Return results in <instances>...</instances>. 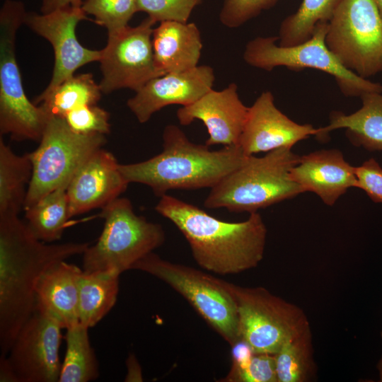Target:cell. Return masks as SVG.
<instances>
[{
	"instance_id": "5",
	"label": "cell",
	"mask_w": 382,
	"mask_h": 382,
	"mask_svg": "<svg viewBox=\"0 0 382 382\" xmlns=\"http://www.w3.org/2000/svg\"><path fill=\"white\" fill-rule=\"evenodd\" d=\"M101 209L103 228L97 242L82 254L84 272L122 274L164 243L162 226L136 214L128 199L118 197Z\"/></svg>"
},
{
	"instance_id": "16",
	"label": "cell",
	"mask_w": 382,
	"mask_h": 382,
	"mask_svg": "<svg viewBox=\"0 0 382 382\" xmlns=\"http://www.w3.org/2000/svg\"><path fill=\"white\" fill-rule=\"evenodd\" d=\"M214 81V69L208 65L168 73L148 81L127 100V105L140 123H145L166 106L195 103L212 89Z\"/></svg>"
},
{
	"instance_id": "13",
	"label": "cell",
	"mask_w": 382,
	"mask_h": 382,
	"mask_svg": "<svg viewBox=\"0 0 382 382\" xmlns=\"http://www.w3.org/2000/svg\"><path fill=\"white\" fill-rule=\"evenodd\" d=\"M62 329L52 317L35 309L6 355L18 382L59 381Z\"/></svg>"
},
{
	"instance_id": "34",
	"label": "cell",
	"mask_w": 382,
	"mask_h": 382,
	"mask_svg": "<svg viewBox=\"0 0 382 382\" xmlns=\"http://www.w3.org/2000/svg\"><path fill=\"white\" fill-rule=\"evenodd\" d=\"M279 0H224L219 14L221 23L230 28H238L270 8Z\"/></svg>"
},
{
	"instance_id": "23",
	"label": "cell",
	"mask_w": 382,
	"mask_h": 382,
	"mask_svg": "<svg viewBox=\"0 0 382 382\" xmlns=\"http://www.w3.org/2000/svg\"><path fill=\"white\" fill-rule=\"evenodd\" d=\"M120 274L114 271L83 270L79 279V323L88 329L112 308L119 291Z\"/></svg>"
},
{
	"instance_id": "22",
	"label": "cell",
	"mask_w": 382,
	"mask_h": 382,
	"mask_svg": "<svg viewBox=\"0 0 382 382\" xmlns=\"http://www.w3.org/2000/svg\"><path fill=\"white\" fill-rule=\"evenodd\" d=\"M360 98L362 106L356 112L350 115L332 112L330 124L320 128L318 138L323 140L330 132L345 128L347 137L355 146L382 151V93H365Z\"/></svg>"
},
{
	"instance_id": "37",
	"label": "cell",
	"mask_w": 382,
	"mask_h": 382,
	"mask_svg": "<svg viewBox=\"0 0 382 382\" xmlns=\"http://www.w3.org/2000/svg\"><path fill=\"white\" fill-rule=\"evenodd\" d=\"M127 373L125 381H141L140 366L134 355H129L127 361Z\"/></svg>"
},
{
	"instance_id": "6",
	"label": "cell",
	"mask_w": 382,
	"mask_h": 382,
	"mask_svg": "<svg viewBox=\"0 0 382 382\" xmlns=\"http://www.w3.org/2000/svg\"><path fill=\"white\" fill-rule=\"evenodd\" d=\"M26 13L23 4L13 0H6L0 11V133L40 141L51 116L26 96L16 56V33Z\"/></svg>"
},
{
	"instance_id": "24",
	"label": "cell",
	"mask_w": 382,
	"mask_h": 382,
	"mask_svg": "<svg viewBox=\"0 0 382 382\" xmlns=\"http://www.w3.org/2000/svg\"><path fill=\"white\" fill-rule=\"evenodd\" d=\"M33 166L29 154H16L0 139V216L18 215L23 208Z\"/></svg>"
},
{
	"instance_id": "32",
	"label": "cell",
	"mask_w": 382,
	"mask_h": 382,
	"mask_svg": "<svg viewBox=\"0 0 382 382\" xmlns=\"http://www.w3.org/2000/svg\"><path fill=\"white\" fill-rule=\"evenodd\" d=\"M224 382H278L273 354L255 353L239 367H231Z\"/></svg>"
},
{
	"instance_id": "19",
	"label": "cell",
	"mask_w": 382,
	"mask_h": 382,
	"mask_svg": "<svg viewBox=\"0 0 382 382\" xmlns=\"http://www.w3.org/2000/svg\"><path fill=\"white\" fill-rule=\"evenodd\" d=\"M291 177L305 192L317 195L332 206L348 189L357 187L356 167L337 149H322L300 156Z\"/></svg>"
},
{
	"instance_id": "28",
	"label": "cell",
	"mask_w": 382,
	"mask_h": 382,
	"mask_svg": "<svg viewBox=\"0 0 382 382\" xmlns=\"http://www.w3.org/2000/svg\"><path fill=\"white\" fill-rule=\"evenodd\" d=\"M278 382H308L316 375L311 328L286 341L274 355Z\"/></svg>"
},
{
	"instance_id": "31",
	"label": "cell",
	"mask_w": 382,
	"mask_h": 382,
	"mask_svg": "<svg viewBox=\"0 0 382 382\" xmlns=\"http://www.w3.org/2000/svg\"><path fill=\"white\" fill-rule=\"evenodd\" d=\"M63 118L74 132L81 134L105 135L110 132V115L97 104L79 107Z\"/></svg>"
},
{
	"instance_id": "11",
	"label": "cell",
	"mask_w": 382,
	"mask_h": 382,
	"mask_svg": "<svg viewBox=\"0 0 382 382\" xmlns=\"http://www.w3.org/2000/svg\"><path fill=\"white\" fill-rule=\"evenodd\" d=\"M325 43L360 77L382 71V19L371 0H342L328 22Z\"/></svg>"
},
{
	"instance_id": "21",
	"label": "cell",
	"mask_w": 382,
	"mask_h": 382,
	"mask_svg": "<svg viewBox=\"0 0 382 382\" xmlns=\"http://www.w3.org/2000/svg\"><path fill=\"white\" fill-rule=\"evenodd\" d=\"M152 46L156 65L164 74L197 66L203 47L196 24L172 21L154 28Z\"/></svg>"
},
{
	"instance_id": "8",
	"label": "cell",
	"mask_w": 382,
	"mask_h": 382,
	"mask_svg": "<svg viewBox=\"0 0 382 382\" xmlns=\"http://www.w3.org/2000/svg\"><path fill=\"white\" fill-rule=\"evenodd\" d=\"M328 22L317 23L306 41L290 47L276 44L278 36L257 37L249 41L243 52L244 61L253 67L267 71L277 66L300 71L314 69L332 76L347 97H360L369 92L382 93V85L358 76L344 67L325 43Z\"/></svg>"
},
{
	"instance_id": "4",
	"label": "cell",
	"mask_w": 382,
	"mask_h": 382,
	"mask_svg": "<svg viewBox=\"0 0 382 382\" xmlns=\"http://www.w3.org/2000/svg\"><path fill=\"white\" fill-rule=\"evenodd\" d=\"M291 149H274L262 157L248 156L243 165L211 188L204 207L251 214L305 192L291 177L301 156Z\"/></svg>"
},
{
	"instance_id": "14",
	"label": "cell",
	"mask_w": 382,
	"mask_h": 382,
	"mask_svg": "<svg viewBox=\"0 0 382 382\" xmlns=\"http://www.w3.org/2000/svg\"><path fill=\"white\" fill-rule=\"evenodd\" d=\"M81 7L66 6L42 14L27 13L24 23L52 45L54 63L52 79L42 93L54 89L66 79L74 75L80 67L98 62L101 50L83 46L78 40V23L87 20Z\"/></svg>"
},
{
	"instance_id": "29",
	"label": "cell",
	"mask_w": 382,
	"mask_h": 382,
	"mask_svg": "<svg viewBox=\"0 0 382 382\" xmlns=\"http://www.w3.org/2000/svg\"><path fill=\"white\" fill-rule=\"evenodd\" d=\"M342 0H303L298 10L287 16L279 30V45L290 47L308 40L319 22H329Z\"/></svg>"
},
{
	"instance_id": "1",
	"label": "cell",
	"mask_w": 382,
	"mask_h": 382,
	"mask_svg": "<svg viewBox=\"0 0 382 382\" xmlns=\"http://www.w3.org/2000/svg\"><path fill=\"white\" fill-rule=\"evenodd\" d=\"M88 243L47 244L18 215L0 216V357L35 309V286L52 265L82 255Z\"/></svg>"
},
{
	"instance_id": "40",
	"label": "cell",
	"mask_w": 382,
	"mask_h": 382,
	"mask_svg": "<svg viewBox=\"0 0 382 382\" xmlns=\"http://www.w3.org/2000/svg\"><path fill=\"white\" fill-rule=\"evenodd\" d=\"M45 1V0H42V1Z\"/></svg>"
},
{
	"instance_id": "35",
	"label": "cell",
	"mask_w": 382,
	"mask_h": 382,
	"mask_svg": "<svg viewBox=\"0 0 382 382\" xmlns=\"http://www.w3.org/2000/svg\"><path fill=\"white\" fill-rule=\"evenodd\" d=\"M357 187L363 190L376 203H382V168L374 159L356 167Z\"/></svg>"
},
{
	"instance_id": "9",
	"label": "cell",
	"mask_w": 382,
	"mask_h": 382,
	"mask_svg": "<svg viewBox=\"0 0 382 382\" xmlns=\"http://www.w3.org/2000/svg\"><path fill=\"white\" fill-rule=\"evenodd\" d=\"M105 141V135L76 133L63 117L51 116L39 146L28 153L33 170L24 210L62 185L69 183L82 163Z\"/></svg>"
},
{
	"instance_id": "26",
	"label": "cell",
	"mask_w": 382,
	"mask_h": 382,
	"mask_svg": "<svg viewBox=\"0 0 382 382\" xmlns=\"http://www.w3.org/2000/svg\"><path fill=\"white\" fill-rule=\"evenodd\" d=\"M103 92L91 74L74 75L34 100L50 116L64 117L69 112L86 105H96Z\"/></svg>"
},
{
	"instance_id": "36",
	"label": "cell",
	"mask_w": 382,
	"mask_h": 382,
	"mask_svg": "<svg viewBox=\"0 0 382 382\" xmlns=\"http://www.w3.org/2000/svg\"><path fill=\"white\" fill-rule=\"evenodd\" d=\"M82 1L83 0H45L42 1L41 11L45 13L66 6L81 7Z\"/></svg>"
},
{
	"instance_id": "33",
	"label": "cell",
	"mask_w": 382,
	"mask_h": 382,
	"mask_svg": "<svg viewBox=\"0 0 382 382\" xmlns=\"http://www.w3.org/2000/svg\"><path fill=\"white\" fill-rule=\"evenodd\" d=\"M138 11L148 14L154 21L187 23L192 10L201 0H137Z\"/></svg>"
},
{
	"instance_id": "2",
	"label": "cell",
	"mask_w": 382,
	"mask_h": 382,
	"mask_svg": "<svg viewBox=\"0 0 382 382\" xmlns=\"http://www.w3.org/2000/svg\"><path fill=\"white\" fill-rule=\"evenodd\" d=\"M155 210L183 233L195 260L205 270L237 274L257 267L263 258L267 231L257 212L244 221L227 222L167 194Z\"/></svg>"
},
{
	"instance_id": "25",
	"label": "cell",
	"mask_w": 382,
	"mask_h": 382,
	"mask_svg": "<svg viewBox=\"0 0 382 382\" xmlns=\"http://www.w3.org/2000/svg\"><path fill=\"white\" fill-rule=\"evenodd\" d=\"M68 185H62L25 210L26 224L38 240L51 243L61 238L71 218L66 192Z\"/></svg>"
},
{
	"instance_id": "7",
	"label": "cell",
	"mask_w": 382,
	"mask_h": 382,
	"mask_svg": "<svg viewBox=\"0 0 382 382\" xmlns=\"http://www.w3.org/2000/svg\"><path fill=\"white\" fill-rule=\"evenodd\" d=\"M132 270L151 274L168 284L231 346L241 340L237 306L230 282L166 260L154 252L139 260Z\"/></svg>"
},
{
	"instance_id": "15",
	"label": "cell",
	"mask_w": 382,
	"mask_h": 382,
	"mask_svg": "<svg viewBox=\"0 0 382 382\" xmlns=\"http://www.w3.org/2000/svg\"><path fill=\"white\" fill-rule=\"evenodd\" d=\"M320 128L291 120L275 105L270 91L262 92L249 107L238 146L246 156L292 148L310 136L318 137Z\"/></svg>"
},
{
	"instance_id": "27",
	"label": "cell",
	"mask_w": 382,
	"mask_h": 382,
	"mask_svg": "<svg viewBox=\"0 0 382 382\" xmlns=\"http://www.w3.org/2000/svg\"><path fill=\"white\" fill-rule=\"evenodd\" d=\"M88 328L80 323L66 329V349L58 382H89L99 376L98 362Z\"/></svg>"
},
{
	"instance_id": "17",
	"label": "cell",
	"mask_w": 382,
	"mask_h": 382,
	"mask_svg": "<svg viewBox=\"0 0 382 382\" xmlns=\"http://www.w3.org/2000/svg\"><path fill=\"white\" fill-rule=\"evenodd\" d=\"M249 107L239 98L238 86L231 83L221 91L211 89L197 101L180 108L176 113L182 125L201 120L209 138L205 144L238 145Z\"/></svg>"
},
{
	"instance_id": "20",
	"label": "cell",
	"mask_w": 382,
	"mask_h": 382,
	"mask_svg": "<svg viewBox=\"0 0 382 382\" xmlns=\"http://www.w3.org/2000/svg\"><path fill=\"white\" fill-rule=\"evenodd\" d=\"M83 270L65 260L49 267L35 286V308L66 330L78 324L79 279Z\"/></svg>"
},
{
	"instance_id": "30",
	"label": "cell",
	"mask_w": 382,
	"mask_h": 382,
	"mask_svg": "<svg viewBox=\"0 0 382 382\" xmlns=\"http://www.w3.org/2000/svg\"><path fill=\"white\" fill-rule=\"evenodd\" d=\"M81 8L86 15H91L94 22L105 28L108 34L126 26L138 12L137 0H83Z\"/></svg>"
},
{
	"instance_id": "38",
	"label": "cell",
	"mask_w": 382,
	"mask_h": 382,
	"mask_svg": "<svg viewBox=\"0 0 382 382\" xmlns=\"http://www.w3.org/2000/svg\"><path fill=\"white\" fill-rule=\"evenodd\" d=\"M0 381L18 382L17 378L8 363L6 357H0Z\"/></svg>"
},
{
	"instance_id": "39",
	"label": "cell",
	"mask_w": 382,
	"mask_h": 382,
	"mask_svg": "<svg viewBox=\"0 0 382 382\" xmlns=\"http://www.w3.org/2000/svg\"><path fill=\"white\" fill-rule=\"evenodd\" d=\"M376 6L378 12L382 19V0H371Z\"/></svg>"
},
{
	"instance_id": "10",
	"label": "cell",
	"mask_w": 382,
	"mask_h": 382,
	"mask_svg": "<svg viewBox=\"0 0 382 382\" xmlns=\"http://www.w3.org/2000/svg\"><path fill=\"white\" fill-rule=\"evenodd\" d=\"M238 316L240 339L257 354L274 355L288 340L311 327L298 306L267 289L230 283Z\"/></svg>"
},
{
	"instance_id": "18",
	"label": "cell",
	"mask_w": 382,
	"mask_h": 382,
	"mask_svg": "<svg viewBox=\"0 0 382 382\" xmlns=\"http://www.w3.org/2000/svg\"><path fill=\"white\" fill-rule=\"evenodd\" d=\"M129 183L112 153L102 148L79 168L67 187L70 216L103 208L125 191Z\"/></svg>"
},
{
	"instance_id": "3",
	"label": "cell",
	"mask_w": 382,
	"mask_h": 382,
	"mask_svg": "<svg viewBox=\"0 0 382 382\" xmlns=\"http://www.w3.org/2000/svg\"><path fill=\"white\" fill-rule=\"evenodd\" d=\"M248 156L238 145L210 150L190 141L178 126L168 125L163 132L162 152L144 161L120 164V170L129 183L147 185L161 197L170 190L212 188Z\"/></svg>"
},
{
	"instance_id": "12",
	"label": "cell",
	"mask_w": 382,
	"mask_h": 382,
	"mask_svg": "<svg viewBox=\"0 0 382 382\" xmlns=\"http://www.w3.org/2000/svg\"><path fill=\"white\" fill-rule=\"evenodd\" d=\"M147 17L134 27L129 25L108 34L99 59L103 93L120 88L135 92L150 80L164 75L156 66L152 46L154 25Z\"/></svg>"
}]
</instances>
